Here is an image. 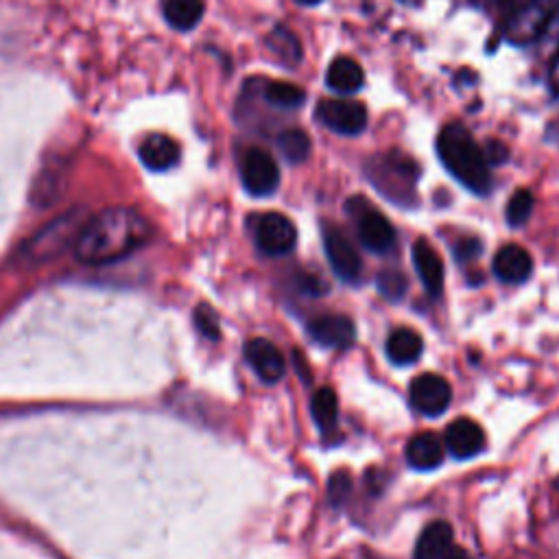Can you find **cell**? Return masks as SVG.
Masks as SVG:
<instances>
[{
    "instance_id": "18",
    "label": "cell",
    "mask_w": 559,
    "mask_h": 559,
    "mask_svg": "<svg viewBox=\"0 0 559 559\" xmlns=\"http://www.w3.org/2000/svg\"><path fill=\"white\" fill-rule=\"evenodd\" d=\"M446 455V446L442 439L433 433L415 435L407 444V463L413 470L428 472L442 466Z\"/></svg>"
},
{
    "instance_id": "16",
    "label": "cell",
    "mask_w": 559,
    "mask_h": 559,
    "mask_svg": "<svg viewBox=\"0 0 559 559\" xmlns=\"http://www.w3.org/2000/svg\"><path fill=\"white\" fill-rule=\"evenodd\" d=\"M413 265H415V271H418V276L424 284V289L428 295H433V297H439L444 291V263H442V258H439L437 254V249L420 239V241H415L413 245Z\"/></svg>"
},
{
    "instance_id": "13",
    "label": "cell",
    "mask_w": 559,
    "mask_h": 559,
    "mask_svg": "<svg viewBox=\"0 0 559 559\" xmlns=\"http://www.w3.org/2000/svg\"><path fill=\"white\" fill-rule=\"evenodd\" d=\"M444 446L455 459H472L483 453L485 433L474 420L461 418L446 428Z\"/></svg>"
},
{
    "instance_id": "9",
    "label": "cell",
    "mask_w": 559,
    "mask_h": 559,
    "mask_svg": "<svg viewBox=\"0 0 559 559\" xmlns=\"http://www.w3.org/2000/svg\"><path fill=\"white\" fill-rule=\"evenodd\" d=\"M324 249H326V256H328V263H330L332 271H335L343 282L352 284L361 278L363 260H361L359 252H356V247L348 241L346 234L339 232L337 228H332V225H326Z\"/></svg>"
},
{
    "instance_id": "32",
    "label": "cell",
    "mask_w": 559,
    "mask_h": 559,
    "mask_svg": "<svg viewBox=\"0 0 559 559\" xmlns=\"http://www.w3.org/2000/svg\"><path fill=\"white\" fill-rule=\"evenodd\" d=\"M448 559H472V557L468 555V551H463V549H461V546L457 544V546H455V549H453V553H450V555H448Z\"/></svg>"
},
{
    "instance_id": "4",
    "label": "cell",
    "mask_w": 559,
    "mask_h": 559,
    "mask_svg": "<svg viewBox=\"0 0 559 559\" xmlns=\"http://www.w3.org/2000/svg\"><path fill=\"white\" fill-rule=\"evenodd\" d=\"M559 11V0H525L516 9L507 11L505 33L514 44H529L549 27Z\"/></svg>"
},
{
    "instance_id": "12",
    "label": "cell",
    "mask_w": 559,
    "mask_h": 559,
    "mask_svg": "<svg viewBox=\"0 0 559 559\" xmlns=\"http://www.w3.org/2000/svg\"><path fill=\"white\" fill-rule=\"evenodd\" d=\"M361 243L374 254H387L396 245V230L385 214L374 208H365L356 221Z\"/></svg>"
},
{
    "instance_id": "7",
    "label": "cell",
    "mask_w": 559,
    "mask_h": 559,
    "mask_svg": "<svg viewBox=\"0 0 559 559\" xmlns=\"http://www.w3.org/2000/svg\"><path fill=\"white\" fill-rule=\"evenodd\" d=\"M254 239H256L258 249L263 254L284 256V254L293 252V247L297 243L295 223L289 217H284V214H280V212L263 214V217L256 221Z\"/></svg>"
},
{
    "instance_id": "23",
    "label": "cell",
    "mask_w": 559,
    "mask_h": 559,
    "mask_svg": "<svg viewBox=\"0 0 559 559\" xmlns=\"http://www.w3.org/2000/svg\"><path fill=\"white\" fill-rule=\"evenodd\" d=\"M311 413L315 424L321 428V431H330L335 428L337 420H339V400L337 394L330 387L317 389L315 396L311 400Z\"/></svg>"
},
{
    "instance_id": "31",
    "label": "cell",
    "mask_w": 559,
    "mask_h": 559,
    "mask_svg": "<svg viewBox=\"0 0 559 559\" xmlns=\"http://www.w3.org/2000/svg\"><path fill=\"white\" fill-rule=\"evenodd\" d=\"M551 88L559 97V51H557L553 64H551Z\"/></svg>"
},
{
    "instance_id": "10",
    "label": "cell",
    "mask_w": 559,
    "mask_h": 559,
    "mask_svg": "<svg viewBox=\"0 0 559 559\" xmlns=\"http://www.w3.org/2000/svg\"><path fill=\"white\" fill-rule=\"evenodd\" d=\"M245 359L258 378L267 385L278 383L287 374V361L284 354L267 339H249L245 343Z\"/></svg>"
},
{
    "instance_id": "11",
    "label": "cell",
    "mask_w": 559,
    "mask_h": 559,
    "mask_svg": "<svg viewBox=\"0 0 559 559\" xmlns=\"http://www.w3.org/2000/svg\"><path fill=\"white\" fill-rule=\"evenodd\" d=\"M308 335L324 348L346 350L356 341V328L346 315H321L308 321Z\"/></svg>"
},
{
    "instance_id": "17",
    "label": "cell",
    "mask_w": 559,
    "mask_h": 559,
    "mask_svg": "<svg viewBox=\"0 0 559 559\" xmlns=\"http://www.w3.org/2000/svg\"><path fill=\"white\" fill-rule=\"evenodd\" d=\"M455 546L453 527L444 520H437L422 531L418 544H415V559H448Z\"/></svg>"
},
{
    "instance_id": "6",
    "label": "cell",
    "mask_w": 559,
    "mask_h": 559,
    "mask_svg": "<svg viewBox=\"0 0 559 559\" xmlns=\"http://www.w3.org/2000/svg\"><path fill=\"white\" fill-rule=\"evenodd\" d=\"M317 118L341 136H359L367 127V107L361 101L324 99L317 105Z\"/></svg>"
},
{
    "instance_id": "28",
    "label": "cell",
    "mask_w": 559,
    "mask_h": 559,
    "mask_svg": "<svg viewBox=\"0 0 559 559\" xmlns=\"http://www.w3.org/2000/svg\"><path fill=\"white\" fill-rule=\"evenodd\" d=\"M197 326H199L201 332H204L206 337H210V339H217L219 337L217 315H214L210 308H206V306H201L199 311H197Z\"/></svg>"
},
{
    "instance_id": "19",
    "label": "cell",
    "mask_w": 559,
    "mask_h": 559,
    "mask_svg": "<svg viewBox=\"0 0 559 559\" xmlns=\"http://www.w3.org/2000/svg\"><path fill=\"white\" fill-rule=\"evenodd\" d=\"M326 83L330 90L341 94H352V92H359L365 86V73L361 64L354 62L352 57H337L328 68Z\"/></svg>"
},
{
    "instance_id": "21",
    "label": "cell",
    "mask_w": 559,
    "mask_h": 559,
    "mask_svg": "<svg viewBox=\"0 0 559 559\" xmlns=\"http://www.w3.org/2000/svg\"><path fill=\"white\" fill-rule=\"evenodd\" d=\"M204 0H162V14L177 31H193L204 18Z\"/></svg>"
},
{
    "instance_id": "26",
    "label": "cell",
    "mask_w": 559,
    "mask_h": 559,
    "mask_svg": "<svg viewBox=\"0 0 559 559\" xmlns=\"http://www.w3.org/2000/svg\"><path fill=\"white\" fill-rule=\"evenodd\" d=\"M533 204H535L533 195L527 188H520L514 195H511L509 204H507V223L511 225V228H518V225L527 223V219L533 212Z\"/></svg>"
},
{
    "instance_id": "2",
    "label": "cell",
    "mask_w": 559,
    "mask_h": 559,
    "mask_svg": "<svg viewBox=\"0 0 559 559\" xmlns=\"http://www.w3.org/2000/svg\"><path fill=\"white\" fill-rule=\"evenodd\" d=\"M437 156L448 173L474 195H487L492 190L490 162L485 160L483 149L461 123H450L439 132Z\"/></svg>"
},
{
    "instance_id": "33",
    "label": "cell",
    "mask_w": 559,
    "mask_h": 559,
    "mask_svg": "<svg viewBox=\"0 0 559 559\" xmlns=\"http://www.w3.org/2000/svg\"><path fill=\"white\" fill-rule=\"evenodd\" d=\"M297 5H306V7H315L319 3H324V0H295Z\"/></svg>"
},
{
    "instance_id": "5",
    "label": "cell",
    "mask_w": 559,
    "mask_h": 559,
    "mask_svg": "<svg viewBox=\"0 0 559 559\" xmlns=\"http://www.w3.org/2000/svg\"><path fill=\"white\" fill-rule=\"evenodd\" d=\"M241 180L249 195L269 197L280 186V169L265 149H247L241 160Z\"/></svg>"
},
{
    "instance_id": "22",
    "label": "cell",
    "mask_w": 559,
    "mask_h": 559,
    "mask_svg": "<svg viewBox=\"0 0 559 559\" xmlns=\"http://www.w3.org/2000/svg\"><path fill=\"white\" fill-rule=\"evenodd\" d=\"M267 46L284 66H295L302 59L300 40L295 38L293 31L284 27H276L267 35Z\"/></svg>"
},
{
    "instance_id": "8",
    "label": "cell",
    "mask_w": 559,
    "mask_h": 559,
    "mask_svg": "<svg viewBox=\"0 0 559 559\" xmlns=\"http://www.w3.org/2000/svg\"><path fill=\"white\" fill-rule=\"evenodd\" d=\"M450 400H453V389L446 378L437 374H420L409 387L411 407L428 418L442 415L450 407Z\"/></svg>"
},
{
    "instance_id": "1",
    "label": "cell",
    "mask_w": 559,
    "mask_h": 559,
    "mask_svg": "<svg viewBox=\"0 0 559 559\" xmlns=\"http://www.w3.org/2000/svg\"><path fill=\"white\" fill-rule=\"evenodd\" d=\"M151 239V223L134 208L114 206L88 217L75 243L83 265H112Z\"/></svg>"
},
{
    "instance_id": "29",
    "label": "cell",
    "mask_w": 559,
    "mask_h": 559,
    "mask_svg": "<svg viewBox=\"0 0 559 559\" xmlns=\"http://www.w3.org/2000/svg\"><path fill=\"white\" fill-rule=\"evenodd\" d=\"M483 153H485V160L492 164H503L507 160V147L503 145V142L492 140Z\"/></svg>"
},
{
    "instance_id": "27",
    "label": "cell",
    "mask_w": 559,
    "mask_h": 559,
    "mask_svg": "<svg viewBox=\"0 0 559 559\" xmlns=\"http://www.w3.org/2000/svg\"><path fill=\"white\" fill-rule=\"evenodd\" d=\"M378 289L389 300H400L404 291H407V278L398 271H383L378 276Z\"/></svg>"
},
{
    "instance_id": "24",
    "label": "cell",
    "mask_w": 559,
    "mask_h": 559,
    "mask_svg": "<svg viewBox=\"0 0 559 559\" xmlns=\"http://www.w3.org/2000/svg\"><path fill=\"white\" fill-rule=\"evenodd\" d=\"M278 149L284 160L291 164H302L311 158V138L302 129H287L278 136Z\"/></svg>"
},
{
    "instance_id": "14",
    "label": "cell",
    "mask_w": 559,
    "mask_h": 559,
    "mask_svg": "<svg viewBox=\"0 0 559 559\" xmlns=\"http://www.w3.org/2000/svg\"><path fill=\"white\" fill-rule=\"evenodd\" d=\"M140 162L147 166L153 173H166L171 171L180 162L182 149L171 136L164 134H151L138 149Z\"/></svg>"
},
{
    "instance_id": "25",
    "label": "cell",
    "mask_w": 559,
    "mask_h": 559,
    "mask_svg": "<svg viewBox=\"0 0 559 559\" xmlns=\"http://www.w3.org/2000/svg\"><path fill=\"white\" fill-rule=\"evenodd\" d=\"M265 99L282 110H295L306 101V92L289 81H271L265 88Z\"/></svg>"
},
{
    "instance_id": "30",
    "label": "cell",
    "mask_w": 559,
    "mask_h": 559,
    "mask_svg": "<svg viewBox=\"0 0 559 559\" xmlns=\"http://www.w3.org/2000/svg\"><path fill=\"white\" fill-rule=\"evenodd\" d=\"M457 258L461 260H470V258H474L477 256L479 252H481V243L479 241H474V239H463L459 245H457Z\"/></svg>"
},
{
    "instance_id": "15",
    "label": "cell",
    "mask_w": 559,
    "mask_h": 559,
    "mask_svg": "<svg viewBox=\"0 0 559 559\" xmlns=\"http://www.w3.org/2000/svg\"><path fill=\"white\" fill-rule=\"evenodd\" d=\"M494 273L505 284H522L531 278L533 258L525 247L505 245L494 256Z\"/></svg>"
},
{
    "instance_id": "3",
    "label": "cell",
    "mask_w": 559,
    "mask_h": 559,
    "mask_svg": "<svg viewBox=\"0 0 559 559\" xmlns=\"http://www.w3.org/2000/svg\"><path fill=\"white\" fill-rule=\"evenodd\" d=\"M90 214L83 210H73L62 217L55 219L53 223L46 225L42 232H38L29 241L25 254L33 260H49L64 252V249L73 247L79 239V232L83 228V223L88 221Z\"/></svg>"
},
{
    "instance_id": "20",
    "label": "cell",
    "mask_w": 559,
    "mask_h": 559,
    "mask_svg": "<svg viewBox=\"0 0 559 559\" xmlns=\"http://www.w3.org/2000/svg\"><path fill=\"white\" fill-rule=\"evenodd\" d=\"M424 341L411 328H398L387 339V356L396 365H411L422 356Z\"/></svg>"
}]
</instances>
